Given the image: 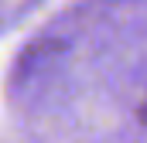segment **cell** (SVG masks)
<instances>
[{"instance_id":"1","label":"cell","mask_w":147,"mask_h":143,"mask_svg":"<svg viewBox=\"0 0 147 143\" xmlns=\"http://www.w3.org/2000/svg\"><path fill=\"white\" fill-rule=\"evenodd\" d=\"M140 119H144V123H147V99H144V102H140Z\"/></svg>"}]
</instances>
